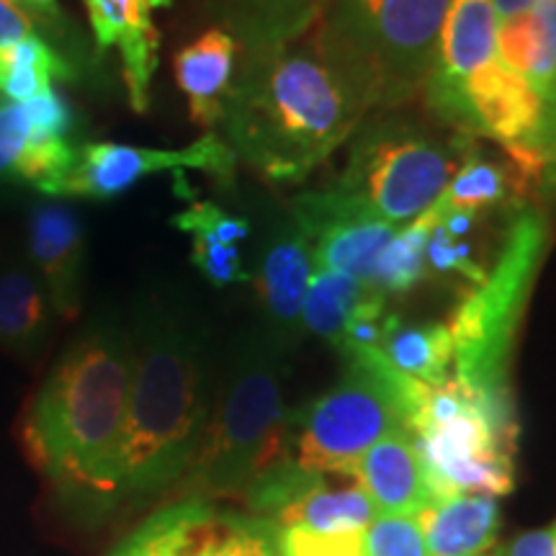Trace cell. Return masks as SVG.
Here are the masks:
<instances>
[{
  "mask_svg": "<svg viewBox=\"0 0 556 556\" xmlns=\"http://www.w3.org/2000/svg\"><path fill=\"white\" fill-rule=\"evenodd\" d=\"M86 225L78 208L58 199L37 201L29 212V266L47 291L54 317L73 319L86 287Z\"/></svg>",
  "mask_w": 556,
  "mask_h": 556,
  "instance_id": "obj_11",
  "label": "cell"
},
{
  "mask_svg": "<svg viewBox=\"0 0 556 556\" xmlns=\"http://www.w3.org/2000/svg\"><path fill=\"white\" fill-rule=\"evenodd\" d=\"M101 50L119 47L124 83L137 114L150 106V83L157 67V29L144 0H83Z\"/></svg>",
  "mask_w": 556,
  "mask_h": 556,
  "instance_id": "obj_15",
  "label": "cell"
},
{
  "mask_svg": "<svg viewBox=\"0 0 556 556\" xmlns=\"http://www.w3.org/2000/svg\"><path fill=\"white\" fill-rule=\"evenodd\" d=\"M467 137L446 139L415 114L377 111L351 135L338 189L351 191L389 225L405 227L426 214L458 170Z\"/></svg>",
  "mask_w": 556,
  "mask_h": 556,
  "instance_id": "obj_7",
  "label": "cell"
},
{
  "mask_svg": "<svg viewBox=\"0 0 556 556\" xmlns=\"http://www.w3.org/2000/svg\"><path fill=\"white\" fill-rule=\"evenodd\" d=\"M497 60L523 75L544 101L556 83V0H536L526 13L497 26Z\"/></svg>",
  "mask_w": 556,
  "mask_h": 556,
  "instance_id": "obj_20",
  "label": "cell"
},
{
  "mask_svg": "<svg viewBox=\"0 0 556 556\" xmlns=\"http://www.w3.org/2000/svg\"><path fill=\"white\" fill-rule=\"evenodd\" d=\"M430 556H479L495 546L500 523L497 497L448 495L417 516Z\"/></svg>",
  "mask_w": 556,
  "mask_h": 556,
  "instance_id": "obj_17",
  "label": "cell"
},
{
  "mask_svg": "<svg viewBox=\"0 0 556 556\" xmlns=\"http://www.w3.org/2000/svg\"><path fill=\"white\" fill-rule=\"evenodd\" d=\"M397 229V225H389L377 214L348 219L312 242L315 245V266L371 283L379 255L384 253Z\"/></svg>",
  "mask_w": 556,
  "mask_h": 556,
  "instance_id": "obj_23",
  "label": "cell"
},
{
  "mask_svg": "<svg viewBox=\"0 0 556 556\" xmlns=\"http://www.w3.org/2000/svg\"><path fill=\"white\" fill-rule=\"evenodd\" d=\"M479 556H500V554H479Z\"/></svg>",
  "mask_w": 556,
  "mask_h": 556,
  "instance_id": "obj_45",
  "label": "cell"
},
{
  "mask_svg": "<svg viewBox=\"0 0 556 556\" xmlns=\"http://www.w3.org/2000/svg\"><path fill=\"white\" fill-rule=\"evenodd\" d=\"M336 387L289 415V448L319 475H353L374 443L402 428L392 392L366 366L345 361Z\"/></svg>",
  "mask_w": 556,
  "mask_h": 556,
  "instance_id": "obj_8",
  "label": "cell"
},
{
  "mask_svg": "<svg viewBox=\"0 0 556 556\" xmlns=\"http://www.w3.org/2000/svg\"><path fill=\"white\" fill-rule=\"evenodd\" d=\"M274 546L278 556H366V531L328 533L304 526H276Z\"/></svg>",
  "mask_w": 556,
  "mask_h": 556,
  "instance_id": "obj_31",
  "label": "cell"
},
{
  "mask_svg": "<svg viewBox=\"0 0 556 556\" xmlns=\"http://www.w3.org/2000/svg\"><path fill=\"white\" fill-rule=\"evenodd\" d=\"M536 3V0H495V11H497V18H513L518 16V13H526L531 5Z\"/></svg>",
  "mask_w": 556,
  "mask_h": 556,
  "instance_id": "obj_41",
  "label": "cell"
},
{
  "mask_svg": "<svg viewBox=\"0 0 556 556\" xmlns=\"http://www.w3.org/2000/svg\"><path fill=\"white\" fill-rule=\"evenodd\" d=\"M366 556H430L417 516H381L366 528Z\"/></svg>",
  "mask_w": 556,
  "mask_h": 556,
  "instance_id": "obj_33",
  "label": "cell"
},
{
  "mask_svg": "<svg viewBox=\"0 0 556 556\" xmlns=\"http://www.w3.org/2000/svg\"><path fill=\"white\" fill-rule=\"evenodd\" d=\"M144 3H148L150 9L155 11V9H168V5L173 3V0H144Z\"/></svg>",
  "mask_w": 556,
  "mask_h": 556,
  "instance_id": "obj_43",
  "label": "cell"
},
{
  "mask_svg": "<svg viewBox=\"0 0 556 556\" xmlns=\"http://www.w3.org/2000/svg\"><path fill=\"white\" fill-rule=\"evenodd\" d=\"M379 351L394 368L426 384H441L454 368V338L443 323L405 325L394 317Z\"/></svg>",
  "mask_w": 556,
  "mask_h": 556,
  "instance_id": "obj_24",
  "label": "cell"
},
{
  "mask_svg": "<svg viewBox=\"0 0 556 556\" xmlns=\"http://www.w3.org/2000/svg\"><path fill=\"white\" fill-rule=\"evenodd\" d=\"M438 201L448 212L451 208H464V212L477 214H486L505 204H510V208L528 204L520 197L513 168H505L497 160L486 157L479 150L475 137H467V142H464L458 170L454 173V178H451V184Z\"/></svg>",
  "mask_w": 556,
  "mask_h": 556,
  "instance_id": "obj_22",
  "label": "cell"
},
{
  "mask_svg": "<svg viewBox=\"0 0 556 556\" xmlns=\"http://www.w3.org/2000/svg\"><path fill=\"white\" fill-rule=\"evenodd\" d=\"M518 435L497 426L467 392L458 413L422 428L413 441L426 464L435 500L448 495L503 497L516 486Z\"/></svg>",
  "mask_w": 556,
  "mask_h": 556,
  "instance_id": "obj_9",
  "label": "cell"
},
{
  "mask_svg": "<svg viewBox=\"0 0 556 556\" xmlns=\"http://www.w3.org/2000/svg\"><path fill=\"white\" fill-rule=\"evenodd\" d=\"M173 225L180 232L212 235L225 245H240L242 240L250 238V222L245 217H235L212 201H197V204L184 208L173 217Z\"/></svg>",
  "mask_w": 556,
  "mask_h": 556,
  "instance_id": "obj_35",
  "label": "cell"
},
{
  "mask_svg": "<svg viewBox=\"0 0 556 556\" xmlns=\"http://www.w3.org/2000/svg\"><path fill=\"white\" fill-rule=\"evenodd\" d=\"M29 137L31 124L24 103L0 96V189L18 186V160L24 155Z\"/></svg>",
  "mask_w": 556,
  "mask_h": 556,
  "instance_id": "obj_36",
  "label": "cell"
},
{
  "mask_svg": "<svg viewBox=\"0 0 556 556\" xmlns=\"http://www.w3.org/2000/svg\"><path fill=\"white\" fill-rule=\"evenodd\" d=\"M451 0H328L315 45L366 114L407 106L426 88Z\"/></svg>",
  "mask_w": 556,
  "mask_h": 556,
  "instance_id": "obj_6",
  "label": "cell"
},
{
  "mask_svg": "<svg viewBox=\"0 0 556 556\" xmlns=\"http://www.w3.org/2000/svg\"><path fill=\"white\" fill-rule=\"evenodd\" d=\"M546 103H552V106H556V83H554V93H552V99H548Z\"/></svg>",
  "mask_w": 556,
  "mask_h": 556,
  "instance_id": "obj_44",
  "label": "cell"
},
{
  "mask_svg": "<svg viewBox=\"0 0 556 556\" xmlns=\"http://www.w3.org/2000/svg\"><path fill=\"white\" fill-rule=\"evenodd\" d=\"M75 70L50 41L26 34L0 45V93L3 99L24 103L52 88L54 80H70Z\"/></svg>",
  "mask_w": 556,
  "mask_h": 556,
  "instance_id": "obj_25",
  "label": "cell"
},
{
  "mask_svg": "<svg viewBox=\"0 0 556 556\" xmlns=\"http://www.w3.org/2000/svg\"><path fill=\"white\" fill-rule=\"evenodd\" d=\"M328 0H222V18L242 52L270 50L304 39Z\"/></svg>",
  "mask_w": 556,
  "mask_h": 556,
  "instance_id": "obj_19",
  "label": "cell"
},
{
  "mask_svg": "<svg viewBox=\"0 0 556 556\" xmlns=\"http://www.w3.org/2000/svg\"><path fill=\"white\" fill-rule=\"evenodd\" d=\"M443 217L441 201H435L426 214L409 222V225L400 227L392 242L379 255L377 268H374L371 287L379 289L384 296H400L413 291L417 283L428 278L426 266V248L430 235L438 227Z\"/></svg>",
  "mask_w": 556,
  "mask_h": 556,
  "instance_id": "obj_27",
  "label": "cell"
},
{
  "mask_svg": "<svg viewBox=\"0 0 556 556\" xmlns=\"http://www.w3.org/2000/svg\"><path fill=\"white\" fill-rule=\"evenodd\" d=\"M358 486L381 516H420L435 503L426 464L405 428L374 443L353 469Z\"/></svg>",
  "mask_w": 556,
  "mask_h": 556,
  "instance_id": "obj_14",
  "label": "cell"
},
{
  "mask_svg": "<svg viewBox=\"0 0 556 556\" xmlns=\"http://www.w3.org/2000/svg\"><path fill=\"white\" fill-rule=\"evenodd\" d=\"M240 45L222 26L206 29L201 37L180 47L173 58V73L180 93L189 101L191 122L201 129H214L225 116V101L238 70Z\"/></svg>",
  "mask_w": 556,
  "mask_h": 556,
  "instance_id": "obj_16",
  "label": "cell"
},
{
  "mask_svg": "<svg viewBox=\"0 0 556 556\" xmlns=\"http://www.w3.org/2000/svg\"><path fill=\"white\" fill-rule=\"evenodd\" d=\"M274 523L250 513H217L191 556H278Z\"/></svg>",
  "mask_w": 556,
  "mask_h": 556,
  "instance_id": "obj_30",
  "label": "cell"
},
{
  "mask_svg": "<svg viewBox=\"0 0 556 556\" xmlns=\"http://www.w3.org/2000/svg\"><path fill=\"white\" fill-rule=\"evenodd\" d=\"M426 266L428 276H443V278H458V281H467L469 289L479 287L484 281L490 268L475 255V242L471 238H454L446 229L438 227L430 235L428 248H426Z\"/></svg>",
  "mask_w": 556,
  "mask_h": 556,
  "instance_id": "obj_32",
  "label": "cell"
},
{
  "mask_svg": "<svg viewBox=\"0 0 556 556\" xmlns=\"http://www.w3.org/2000/svg\"><path fill=\"white\" fill-rule=\"evenodd\" d=\"M315 245L291 217H278L263 242L255 291L266 312V328L291 343L302 332V309L312 276H315Z\"/></svg>",
  "mask_w": 556,
  "mask_h": 556,
  "instance_id": "obj_12",
  "label": "cell"
},
{
  "mask_svg": "<svg viewBox=\"0 0 556 556\" xmlns=\"http://www.w3.org/2000/svg\"><path fill=\"white\" fill-rule=\"evenodd\" d=\"M325 482V475L312 471L296 462L294 456L278 458L268 469H263L248 490L242 492L250 516L266 518L276 523L291 505L299 503L307 492Z\"/></svg>",
  "mask_w": 556,
  "mask_h": 556,
  "instance_id": "obj_29",
  "label": "cell"
},
{
  "mask_svg": "<svg viewBox=\"0 0 556 556\" xmlns=\"http://www.w3.org/2000/svg\"><path fill=\"white\" fill-rule=\"evenodd\" d=\"M131 364L127 325L96 319L62 353L26 409V456L83 520L109 516V477L127 420Z\"/></svg>",
  "mask_w": 556,
  "mask_h": 556,
  "instance_id": "obj_2",
  "label": "cell"
},
{
  "mask_svg": "<svg viewBox=\"0 0 556 556\" xmlns=\"http://www.w3.org/2000/svg\"><path fill=\"white\" fill-rule=\"evenodd\" d=\"M191 263L212 287H232L248 283L253 276L242 266V253L238 245H225L212 235H191Z\"/></svg>",
  "mask_w": 556,
  "mask_h": 556,
  "instance_id": "obj_34",
  "label": "cell"
},
{
  "mask_svg": "<svg viewBox=\"0 0 556 556\" xmlns=\"http://www.w3.org/2000/svg\"><path fill=\"white\" fill-rule=\"evenodd\" d=\"M548 250V219L539 206L510 208L497 261L479 287L467 289L451 312V377L500 426L520 430L510 366L528 296Z\"/></svg>",
  "mask_w": 556,
  "mask_h": 556,
  "instance_id": "obj_5",
  "label": "cell"
},
{
  "mask_svg": "<svg viewBox=\"0 0 556 556\" xmlns=\"http://www.w3.org/2000/svg\"><path fill=\"white\" fill-rule=\"evenodd\" d=\"M131 389L106 513L176 490L204 443L214 405L206 328L168 299L139 304L131 325Z\"/></svg>",
  "mask_w": 556,
  "mask_h": 556,
  "instance_id": "obj_1",
  "label": "cell"
},
{
  "mask_svg": "<svg viewBox=\"0 0 556 556\" xmlns=\"http://www.w3.org/2000/svg\"><path fill=\"white\" fill-rule=\"evenodd\" d=\"M24 106L26 114H29L31 137L67 139L70 142V135H73L75 127V111L58 88H47L45 93L24 101Z\"/></svg>",
  "mask_w": 556,
  "mask_h": 556,
  "instance_id": "obj_37",
  "label": "cell"
},
{
  "mask_svg": "<svg viewBox=\"0 0 556 556\" xmlns=\"http://www.w3.org/2000/svg\"><path fill=\"white\" fill-rule=\"evenodd\" d=\"M52 304L37 274L26 263L0 268V353L34 361L52 332Z\"/></svg>",
  "mask_w": 556,
  "mask_h": 556,
  "instance_id": "obj_18",
  "label": "cell"
},
{
  "mask_svg": "<svg viewBox=\"0 0 556 556\" xmlns=\"http://www.w3.org/2000/svg\"><path fill=\"white\" fill-rule=\"evenodd\" d=\"M371 283L358 281V278L338 274V270L317 268L312 276L307 299L302 309V330L315 332L332 348L343 345L345 328L351 323L353 312L358 304L371 294Z\"/></svg>",
  "mask_w": 556,
  "mask_h": 556,
  "instance_id": "obj_26",
  "label": "cell"
},
{
  "mask_svg": "<svg viewBox=\"0 0 556 556\" xmlns=\"http://www.w3.org/2000/svg\"><path fill=\"white\" fill-rule=\"evenodd\" d=\"M377 518L371 500L358 484L345 490H332L323 482L307 492L299 503H294L276 520V526H304L312 531H366L368 523Z\"/></svg>",
  "mask_w": 556,
  "mask_h": 556,
  "instance_id": "obj_28",
  "label": "cell"
},
{
  "mask_svg": "<svg viewBox=\"0 0 556 556\" xmlns=\"http://www.w3.org/2000/svg\"><path fill=\"white\" fill-rule=\"evenodd\" d=\"M287 343L266 325L229 345L197 462L176 486L178 497H242L248 484L278 458L291 456L283 402Z\"/></svg>",
  "mask_w": 556,
  "mask_h": 556,
  "instance_id": "obj_4",
  "label": "cell"
},
{
  "mask_svg": "<svg viewBox=\"0 0 556 556\" xmlns=\"http://www.w3.org/2000/svg\"><path fill=\"white\" fill-rule=\"evenodd\" d=\"M26 34H31V18L9 0H0V45H9Z\"/></svg>",
  "mask_w": 556,
  "mask_h": 556,
  "instance_id": "obj_40",
  "label": "cell"
},
{
  "mask_svg": "<svg viewBox=\"0 0 556 556\" xmlns=\"http://www.w3.org/2000/svg\"><path fill=\"white\" fill-rule=\"evenodd\" d=\"M21 5H24L26 11L31 13H39V16H58V5H54V0H18Z\"/></svg>",
  "mask_w": 556,
  "mask_h": 556,
  "instance_id": "obj_42",
  "label": "cell"
},
{
  "mask_svg": "<svg viewBox=\"0 0 556 556\" xmlns=\"http://www.w3.org/2000/svg\"><path fill=\"white\" fill-rule=\"evenodd\" d=\"M526 148H531L541 160L539 191L556 199V106H552V103H546L544 124H541L536 139Z\"/></svg>",
  "mask_w": 556,
  "mask_h": 556,
  "instance_id": "obj_38",
  "label": "cell"
},
{
  "mask_svg": "<svg viewBox=\"0 0 556 556\" xmlns=\"http://www.w3.org/2000/svg\"><path fill=\"white\" fill-rule=\"evenodd\" d=\"M464 96L475 114L479 137L497 139L503 148L531 144L544 124L546 101L523 75L513 73L500 60L469 75Z\"/></svg>",
  "mask_w": 556,
  "mask_h": 556,
  "instance_id": "obj_13",
  "label": "cell"
},
{
  "mask_svg": "<svg viewBox=\"0 0 556 556\" xmlns=\"http://www.w3.org/2000/svg\"><path fill=\"white\" fill-rule=\"evenodd\" d=\"M214 518L217 507L208 500L176 497L144 518L109 556H191Z\"/></svg>",
  "mask_w": 556,
  "mask_h": 556,
  "instance_id": "obj_21",
  "label": "cell"
},
{
  "mask_svg": "<svg viewBox=\"0 0 556 556\" xmlns=\"http://www.w3.org/2000/svg\"><path fill=\"white\" fill-rule=\"evenodd\" d=\"M366 111L319 54L315 39L242 52L222 124L229 148L274 184H302Z\"/></svg>",
  "mask_w": 556,
  "mask_h": 556,
  "instance_id": "obj_3",
  "label": "cell"
},
{
  "mask_svg": "<svg viewBox=\"0 0 556 556\" xmlns=\"http://www.w3.org/2000/svg\"><path fill=\"white\" fill-rule=\"evenodd\" d=\"M500 556H556V523L513 539L505 548H500Z\"/></svg>",
  "mask_w": 556,
  "mask_h": 556,
  "instance_id": "obj_39",
  "label": "cell"
},
{
  "mask_svg": "<svg viewBox=\"0 0 556 556\" xmlns=\"http://www.w3.org/2000/svg\"><path fill=\"white\" fill-rule=\"evenodd\" d=\"M235 163H238V155L214 131L180 150L90 142L78 148V160H75L73 170L47 197L111 201L135 189L142 178L184 168L206 170L219 180H232Z\"/></svg>",
  "mask_w": 556,
  "mask_h": 556,
  "instance_id": "obj_10",
  "label": "cell"
}]
</instances>
